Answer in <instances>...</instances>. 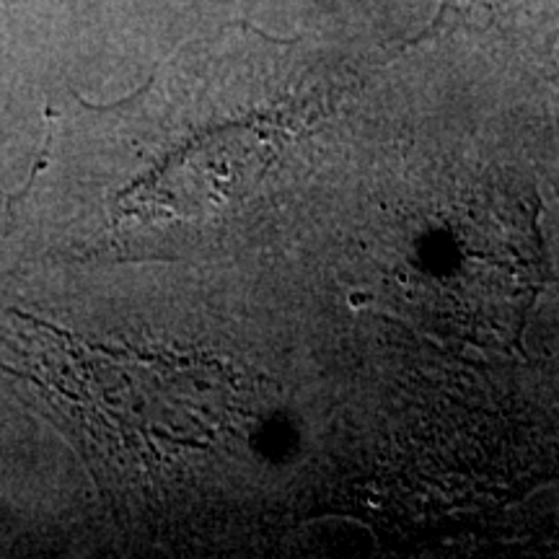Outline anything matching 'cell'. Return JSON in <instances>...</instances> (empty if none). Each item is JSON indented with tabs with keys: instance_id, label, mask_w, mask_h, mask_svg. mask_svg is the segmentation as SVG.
Masks as SVG:
<instances>
[{
	"instance_id": "obj_1",
	"label": "cell",
	"mask_w": 559,
	"mask_h": 559,
	"mask_svg": "<svg viewBox=\"0 0 559 559\" xmlns=\"http://www.w3.org/2000/svg\"><path fill=\"white\" fill-rule=\"evenodd\" d=\"M459 3H474V0H445V5H459Z\"/></svg>"
}]
</instances>
